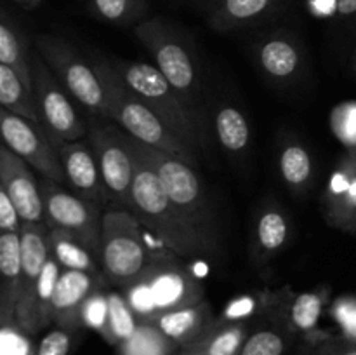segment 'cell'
Wrapping results in <instances>:
<instances>
[{
	"label": "cell",
	"instance_id": "6da1fadb",
	"mask_svg": "<svg viewBox=\"0 0 356 355\" xmlns=\"http://www.w3.org/2000/svg\"><path fill=\"white\" fill-rule=\"evenodd\" d=\"M125 138H127L129 148L134 159L132 214L141 221L146 230L153 232V235L163 244V247L172 251L176 256L186 258V260L214 256V251L184 221L167 195L156 171L136 150L127 132H125Z\"/></svg>",
	"mask_w": 356,
	"mask_h": 355
},
{
	"label": "cell",
	"instance_id": "7a4b0ae2",
	"mask_svg": "<svg viewBox=\"0 0 356 355\" xmlns=\"http://www.w3.org/2000/svg\"><path fill=\"white\" fill-rule=\"evenodd\" d=\"M134 35L149 52L153 65L179 94L184 108L193 118L207 148V122L202 108L204 94H202L200 66L190 38L184 37L179 28L163 17L143 19L134 26Z\"/></svg>",
	"mask_w": 356,
	"mask_h": 355
},
{
	"label": "cell",
	"instance_id": "3957f363",
	"mask_svg": "<svg viewBox=\"0 0 356 355\" xmlns=\"http://www.w3.org/2000/svg\"><path fill=\"white\" fill-rule=\"evenodd\" d=\"M94 68L103 84L106 96L108 117L122 127V131L149 148H156L169 155L183 159L190 166H197V152L188 146L179 136L174 134L124 82L117 70L111 65L110 58L94 52L90 56Z\"/></svg>",
	"mask_w": 356,
	"mask_h": 355
},
{
	"label": "cell",
	"instance_id": "277c9868",
	"mask_svg": "<svg viewBox=\"0 0 356 355\" xmlns=\"http://www.w3.org/2000/svg\"><path fill=\"white\" fill-rule=\"evenodd\" d=\"M172 251L163 249L145 270L122 287L129 305L141 322H152L160 313L204 299V285L190 270L177 263Z\"/></svg>",
	"mask_w": 356,
	"mask_h": 355
},
{
	"label": "cell",
	"instance_id": "5b68a950",
	"mask_svg": "<svg viewBox=\"0 0 356 355\" xmlns=\"http://www.w3.org/2000/svg\"><path fill=\"white\" fill-rule=\"evenodd\" d=\"M132 145L156 171L167 195L176 205L184 221L205 240L209 247L218 254L219 251V223L216 218L214 205L205 191L200 176L195 167L183 159L160 152L156 148L143 145L131 136Z\"/></svg>",
	"mask_w": 356,
	"mask_h": 355
},
{
	"label": "cell",
	"instance_id": "8992f818",
	"mask_svg": "<svg viewBox=\"0 0 356 355\" xmlns=\"http://www.w3.org/2000/svg\"><path fill=\"white\" fill-rule=\"evenodd\" d=\"M111 65L117 70L124 82L136 93V96L170 129L179 136L188 146L200 152L205 150L198 127L193 118L184 108L179 94L174 90L169 80L160 73L155 65L145 61H132V59L110 58Z\"/></svg>",
	"mask_w": 356,
	"mask_h": 355
},
{
	"label": "cell",
	"instance_id": "52a82bcc",
	"mask_svg": "<svg viewBox=\"0 0 356 355\" xmlns=\"http://www.w3.org/2000/svg\"><path fill=\"white\" fill-rule=\"evenodd\" d=\"M33 45L87 117H108L106 96L92 61H87L61 35H35Z\"/></svg>",
	"mask_w": 356,
	"mask_h": 355
},
{
	"label": "cell",
	"instance_id": "ba28073f",
	"mask_svg": "<svg viewBox=\"0 0 356 355\" xmlns=\"http://www.w3.org/2000/svg\"><path fill=\"white\" fill-rule=\"evenodd\" d=\"M145 226L131 211L108 207L103 218L101 268L113 287L134 281L155 256L145 242Z\"/></svg>",
	"mask_w": 356,
	"mask_h": 355
},
{
	"label": "cell",
	"instance_id": "9c48e42d",
	"mask_svg": "<svg viewBox=\"0 0 356 355\" xmlns=\"http://www.w3.org/2000/svg\"><path fill=\"white\" fill-rule=\"evenodd\" d=\"M33 94L38 120L56 148L65 143L87 139L89 118L86 111L79 110L76 101L37 51L33 52Z\"/></svg>",
	"mask_w": 356,
	"mask_h": 355
},
{
	"label": "cell",
	"instance_id": "30bf717a",
	"mask_svg": "<svg viewBox=\"0 0 356 355\" xmlns=\"http://www.w3.org/2000/svg\"><path fill=\"white\" fill-rule=\"evenodd\" d=\"M87 118H89L87 141L90 143L94 153H96L101 176L113 198L111 207H122L131 211L134 159H132L125 132L110 117Z\"/></svg>",
	"mask_w": 356,
	"mask_h": 355
},
{
	"label": "cell",
	"instance_id": "8fae6325",
	"mask_svg": "<svg viewBox=\"0 0 356 355\" xmlns=\"http://www.w3.org/2000/svg\"><path fill=\"white\" fill-rule=\"evenodd\" d=\"M47 228H61L75 235L101 260L104 212L101 205L68 191L51 180L40 181Z\"/></svg>",
	"mask_w": 356,
	"mask_h": 355
},
{
	"label": "cell",
	"instance_id": "7c38bea8",
	"mask_svg": "<svg viewBox=\"0 0 356 355\" xmlns=\"http://www.w3.org/2000/svg\"><path fill=\"white\" fill-rule=\"evenodd\" d=\"M0 132L3 146L16 153L30 167H33L44 180L63 184L66 181L61 157L58 148L40 124L14 115L10 111H0Z\"/></svg>",
	"mask_w": 356,
	"mask_h": 355
},
{
	"label": "cell",
	"instance_id": "4fadbf2b",
	"mask_svg": "<svg viewBox=\"0 0 356 355\" xmlns=\"http://www.w3.org/2000/svg\"><path fill=\"white\" fill-rule=\"evenodd\" d=\"M252 52L259 72L275 86L291 87L305 75V45L292 31L273 30L261 35L254 44Z\"/></svg>",
	"mask_w": 356,
	"mask_h": 355
},
{
	"label": "cell",
	"instance_id": "5bb4252c",
	"mask_svg": "<svg viewBox=\"0 0 356 355\" xmlns=\"http://www.w3.org/2000/svg\"><path fill=\"white\" fill-rule=\"evenodd\" d=\"M322 211L330 226L356 233V150H346L330 173L322 195Z\"/></svg>",
	"mask_w": 356,
	"mask_h": 355
},
{
	"label": "cell",
	"instance_id": "9a60e30c",
	"mask_svg": "<svg viewBox=\"0 0 356 355\" xmlns=\"http://www.w3.org/2000/svg\"><path fill=\"white\" fill-rule=\"evenodd\" d=\"M58 152L72 191L101 207H111L113 198L101 176L97 157L90 143L87 139L70 141L59 146Z\"/></svg>",
	"mask_w": 356,
	"mask_h": 355
},
{
	"label": "cell",
	"instance_id": "2e32d148",
	"mask_svg": "<svg viewBox=\"0 0 356 355\" xmlns=\"http://www.w3.org/2000/svg\"><path fill=\"white\" fill-rule=\"evenodd\" d=\"M0 188L14 202L23 223H45L40 183L35 180L30 166L7 146L0 148Z\"/></svg>",
	"mask_w": 356,
	"mask_h": 355
},
{
	"label": "cell",
	"instance_id": "e0dca14e",
	"mask_svg": "<svg viewBox=\"0 0 356 355\" xmlns=\"http://www.w3.org/2000/svg\"><path fill=\"white\" fill-rule=\"evenodd\" d=\"M291 214L275 198H266L257 207L250 228V256L257 267L270 265L292 239Z\"/></svg>",
	"mask_w": 356,
	"mask_h": 355
},
{
	"label": "cell",
	"instance_id": "ac0fdd59",
	"mask_svg": "<svg viewBox=\"0 0 356 355\" xmlns=\"http://www.w3.org/2000/svg\"><path fill=\"white\" fill-rule=\"evenodd\" d=\"M104 281H108L104 274L63 270L52 299V324L66 329H83L80 320L83 303Z\"/></svg>",
	"mask_w": 356,
	"mask_h": 355
},
{
	"label": "cell",
	"instance_id": "d6986e66",
	"mask_svg": "<svg viewBox=\"0 0 356 355\" xmlns=\"http://www.w3.org/2000/svg\"><path fill=\"white\" fill-rule=\"evenodd\" d=\"M285 3L287 0H214L209 7L207 23L221 33L245 30L277 16Z\"/></svg>",
	"mask_w": 356,
	"mask_h": 355
},
{
	"label": "cell",
	"instance_id": "ffe728a7",
	"mask_svg": "<svg viewBox=\"0 0 356 355\" xmlns=\"http://www.w3.org/2000/svg\"><path fill=\"white\" fill-rule=\"evenodd\" d=\"M214 319L211 303L207 299H202L195 305L181 306V308L160 313L152 320V324L159 327L174 345L186 348L197 343L207 333Z\"/></svg>",
	"mask_w": 356,
	"mask_h": 355
},
{
	"label": "cell",
	"instance_id": "44dd1931",
	"mask_svg": "<svg viewBox=\"0 0 356 355\" xmlns=\"http://www.w3.org/2000/svg\"><path fill=\"white\" fill-rule=\"evenodd\" d=\"M61 271V265L51 253L31 296L16 308L17 324L28 334L40 333L49 324H52V299Z\"/></svg>",
	"mask_w": 356,
	"mask_h": 355
},
{
	"label": "cell",
	"instance_id": "7402d4cb",
	"mask_svg": "<svg viewBox=\"0 0 356 355\" xmlns=\"http://www.w3.org/2000/svg\"><path fill=\"white\" fill-rule=\"evenodd\" d=\"M277 171L280 181L291 194H309L316 181V167L308 146L294 134L284 136L277 153Z\"/></svg>",
	"mask_w": 356,
	"mask_h": 355
},
{
	"label": "cell",
	"instance_id": "603a6c76",
	"mask_svg": "<svg viewBox=\"0 0 356 355\" xmlns=\"http://www.w3.org/2000/svg\"><path fill=\"white\" fill-rule=\"evenodd\" d=\"M330 289L318 287L312 292L291 296L287 301H280L278 296V319L292 336H308L315 333L325 305L329 303Z\"/></svg>",
	"mask_w": 356,
	"mask_h": 355
},
{
	"label": "cell",
	"instance_id": "cb8c5ba5",
	"mask_svg": "<svg viewBox=\"0 0 356 355\" xmlns=\"http://www.w3.org/2000/svg\"><path fill=\"white\" fill-rule=\"evenodd\" d=\"M21 289V233H0V324L16 320Z\"/></svg>",
	"mask_w": 356,
	"mask_h": 355
},
{
	"label": "cell",
	"instance_id": "d4e9b609",
	"mask_svg": "<svg viewBox=\"0 0 356 355\" xmlns=\"http://www.w3.org/2000/svg\"><path fill=\"white\" fill-rule=\"evenodd\" d=\"M214 134L221 148L233 160H243L249 157L250 124L245 113L236 104L221 101L214 110Z\"/></svg>",
	"mask_w": 356,
	"mask_h": 355
},
{
	"label": "cell",
	"instance_id": "484cf974",
	"mask_svg": "<svg viewBox=\"0 0 356 355\" xmlns=\"http://www.w3.org/2000/svg\"><path fill=\"white\" fill-rule=\"evenodd\" d=\"M0 65L9 66L33 89V52H30V40L6 10L0 14Z\"/></svg>",
	"mask_w": 356,
	"mask_h": 355
},
{
	"label": "cell",
	"instance_id": "4316f807",
	"mask_svg": "<svg viewBox=\"0 0 356 355\" xmlns=\"http://www.w3.org/2000/svg\"><path fill=\"white\" fill-rule=\"evenodd\" d=\"M49 247L63 270H79L94 275L103 274L99 258L66 230L49 228Z\"/></svg>",
	"mask_w": 356,
	"mask_h": 355
},
{
	"label": "cell",
	"instance_id": "83f0119b",
	"mask_svg": "<svg viewBox=\"0 0 356 355\" xmlns=\"http://www.w3.org/2000/svg\"><path fill=\"white\" fill-rule=\"evenodd\" d=\"M249 333V320L229 322L216 317L197 345H200L207 355H240Z\"/></svg>",
	"mask_w": 356,
	"mask_h": 355
},
{
	"label": "cell",
	"instance_id": "f1b7e54d",
	"mask_svg": "<svg viewBox=\"0 0 356 355\" xmlns=\"http://www.w3.org/2000/svg\"><path fill=\"white\" fill-rule=\"evenodd\" d=\"M0 104L2 110L40 124L33 89L26 86L16 72L3 65H0Z\"/></svg>",
	"mask_w": 356,
	"mask_h": 355
},
{
	"label": "cell",
	"instance_id": "f546056e",
	"mask_svg": "<svg viewBox=\"0 0 356 355\" xmlns=\"http://www.w3.org/2000/svg\"><path fill=\"white\" fill-rule=\"evenodd\" d=\"M148 7V0H89V9L96 19L117 26L139 24Z\"/></svg>",
	"mask_w": 356,
	"mask_h": 355
},
{
	"label": "cell",
	"instance_id": "4dcf8cb0",
	"mask_svg": "<svg viewBox=\"0 0 356 355\" xmlns=\"http://www.w3.org/2000/svg\"><path fill=\"white\" fill-rule=\"evenodd\" d=\"M292 338L294 336L275 320V324L250 331L240 355H285Z\"/></svg>",
	"mask_w": 356,
	"mask_h": 355
},
{
	"label": "cell",
	"instance_id": "1f68e13d",
	"mask_svg": "<svg viewBox=\"0 0 356 355\" xmlns=\"http://www.w3.org/2000/svg\"><path fill=\"white\" fill-rule=\"evenodd\" d=\"M176 347L159 327L141 322L138 331L117 348L118 355H169Z\"/></svg>",
	"mask_w": 356,
	"mask_h": 355
},
{
	"label": "cell",
	"instance_id": "d6a6232c",
	"mask_svg": "<svg viewBox=\"0 0 356 355\" xmlns=\"http://www.w3.org/2000/svg\"><path fill=\"white\" fill-rule=\"evenodd\" d=\"M110 282L104 281L97 285L89 298L86 299L80 313L83 329H90L99 334L108 345H111V331H110V301H108V289Z\"/></svg>",
	"mask_w": 356,
	"mask_h": 355
},
{
	"label": "cell",
	"instance_id": "836d02e7",
	"mask_svg": "<svg viewBox=\"0 0 356 355\" xmlns=\"http://www.w3.org/2000/svg\"><path fill=\"white\" fill-rule=\"evenodd\" d=\"M108 301H110V331L111 345L118 347L138 331L141 320L129 305L127 298L122 289H108Z\"/></svg>",
	"mask_w": 356,
	"mask_h": 355
},
{
	"label": "cell",
	"instance_id": "e575fe53",
	"mask_svg": "<svg viewBox=\"0 0 356 355\" xmlns=\"http://www.w3.org/2000/svg\"><path fill=\"white\" fill-rule=\"evenodd\" d=\"M83 331L86 329H66L54 326V329L45 333L37 343L35 355H72L76 345L82 341Z\"/></svg>",
	"mask_w": 356,
	"mask_h": 355
},
{
	"label": "cell",
	"instance_id": "d590c367",
	"mask_svg": "<svg viewBox=\"0 0 356 355\" xmlns=\"http://www.w3.org/2000/svg\"><path fill=\"white\" fill-rule=\"evenodd\" d=\"M31 334H28L23 327L17 324V320L2 322V355H35L37 345L31 343Z\"/></svg>",
	"mask_w": 356,
	"mask_h": 355
},
{
	"label": "cell",
	"instance_id": "8d00e7d4",
	"mask_svg": "<svg viewBox=\"0 0 356 355\" xmlns=\"http://www.w3.org/2000/svg\"><path fill=\"white\" fill-rule=\"evenodd\" d=\"M332 131L348 150H356V103H344L336 106L330 117Z\"/></svg>",
	"mask_w": 356,
	"mask_h": 355
},
{
	"label": "cell",
	"instance_id": "74e56055",
	"mask_svg": "<svg viewBox=\"0 0 356 355\" xmlns=\"http://www.w3.org/2000/svg\"><path fill=\"white\" fill-rule=\"evenodd\" d=\"M23 219L17 212L16 205L9 195L0 188V232L2 233H21Z\"/></svg>",
	"mask_w": 356,
	"mask_h": 355
},
{
	"label": "cell",
	"instance_id": "f35d334b",
	"mask_svg": "<svg viewBox=\"0 0 356 355\" xmlns=\"http://www.w3.org/2000/svg\"><path fill=\"white\" fill-rule=\"evenodd\" d=\"M308 355H356V340L353 338H329L315 345Z\"/></svg>",
	"mask_w": 356,
	"mask_h": 355
},
{
	"label": "cell",
	"instance_id": "ab89813d",
	"mask_svg": "<svg viewBox=\"0 0 356 355\" xmlns=\"http://www.w3.org/2000/svg\"><path fill=\"white\" fill-rule=\"evenodd\" d=\"M336 14L339 17H350L356 14V0H337Z\"/></svg>",
	"mask_w": 356,
	"mask_h": 355
},
{
	"label": "cell",
	"instance_id": "60d3db41",
	"mask_svg": "<svg viewBox=\"0 0 356 355\" xmlns=\"http://www.w3.org/2000/svg\"><path fill=\"white\" fill-rule=\"evenodd\" d=\"M10 2L17 3V6H21V7H23V9L31 10V9H35V7L40 6V3L44 2V0H10Z\"/></svg>",
	"mask_w": 356,
	"mask_h": 355
},
{
	"label": "cell",
	"instance_id": "b9f144b4",
	"mask_svg": "<svg viewBox=\"0 0 356 355\" xmlns=\"http://www.w3.org/2000/svg\"><path fill=\"white\" fill-rule=\"evenodd\" d=\"M181 355H207V354H205V350L200 347V345L193 343V345H191V347L183 348Z\"/></svg>",
	"mask_w": 356,
	"mask_h": 355
},
{
	"label": "cell",
	"instance_id": "7bdbcfd3",
	"mask_svg": "<svg viewBox=\"0 0 356 355\" xmlns=\"http://www.w3.org/2000/svg\"><path fill=\"white\" fill-rule=\"evenodd\" d=\"M191 2H197V3H207L209 2V7H211V3L214 2V0H191Z\"/></svg>",
	"mask_w": 356,
	"mask_h": 355
},
{
	"label": "cell",
	"instance_id": "ee69618b",
	"mask_svg": "<svg viewBox=\"0 0 356 355\" xmlns=\"http://www.w3.org/2000/svg\"><path fill=\"white\" fill-rule=\"evenodd\" d=\"M353 70H355V73H356V52H355V59H353Z\"/></svg>",
	"mask_w": 356,
	"mask_h": 355
}]
</instances>
